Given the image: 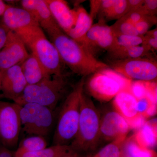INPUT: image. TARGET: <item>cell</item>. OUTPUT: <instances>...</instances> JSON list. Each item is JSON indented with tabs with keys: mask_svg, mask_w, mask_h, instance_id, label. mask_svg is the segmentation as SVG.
<instances>
[{
	"mask_svg": "<svg viewBox=\"0 0 157 157\" xmlns=\"http://www.w3.org/2000/svg\"><path fill=\"white\" fill-rule=\"evenodd\" d=\"M62 61L74 73L85 77L110 68L81 44L65 33L59 27L46 32Z\"/></svg>",
	"mask_w": 157,
	"mask_h": 157,
	"instance_id": "6da1fadb",
	"label": "cell"
},
{
	"mask_svg": "<svg viewBox=\"0 0 157 157\" xmlns=\"http://www.w3.org/2000/svg\"><path fill=\"white\" fill-rule=\"evenodd\" d=\"M51 76L65 75L64 65L54 45L45 36L40 26H33L15 32Z\"/></svg>",
	"mask_w": 157,
	"mask_h": 157,
	"instance_id": "7a4b0ae2",
	"label": "cell"
},
{
	"mask_svg": "<svg viewBox=\"0 0 157 157\" xmlns=\"http://www.w3.org/2000/svg\"><path fill=\"white\" fill-rule=\"evenodd\" d=\"M101 119L98 109L83 89L80 98L78 132L70 144L76 152H87L96 148L100 138Z\"/></svg>",
	"mask_w": 157,
	"mask_h": 157,
	"instance_id": "3957f363",
	"label": "cell"
},
{
	"mask_svg": "<svg viewBox=\"0 0 157 157\" xmlns=\"http://www.w3.org/2000/svg\"><path fill=\"white\" fill-rule=\"evenodd\" d=\"M69 84L65 75H53L39 83L27 85L21 96L14 101L18 105L34 103L54 110L68 92Z\"/></svg>",
	"mask_w": 157,
	"mask_h": 157,
	"instance_id": "277c9868",
	"label": "cell"
},
{
	"mask_svg": "<svg viewBox=\"0 0 157 157\" xmlns=\"http://www.w3.org/2000/svg\"><path fill=\"white\" fill-rule=\"evenodd\" d=\"M84 82L82 77L65 99L54 135L53 145H69L76 137L80 115V94Z\"/></svg>",
	"mask_w": 157,
	"mask_h": 157,
	"instance_id": "5b68a950",
	"label": "cell"
},
{
	"mask_svg": "<svg viewBox=\"0 0 157 157\" xmlns=\"http://www.w3.org/2000/svg\"><path fill=\"white\" fill-rule=\"evenodd\" d=\"M21 130L29 136L45 137L49 134L54 121L53 110L34 103L20 105Z\"/></svg>",
	"mask_w": 157,
	"mask_h": 157,
	"instance_id": "8992f818",
	"label": "cell"
},
{
	"mask_svg": "<svg viewBox=\"0 0 157 157\" xmlns=\"http://www.w3.org/2000/svg\"><path fill=\"white\" fill-rule=\"evenodd\" d=\"M110 67L130 80L152 82L157 77L156 60L149 57L113 61Z\"/></svg>",
	"mask_w": 157,
	"mask_h": 157,
	"instance_id": "52a82bcc",
	"label": "cell"
},
{
	"mask_svg": "<svg viewBox=\"0 0 157 157\" xmlns=\"http://www.w3.org/2000/svg\"><path fill=\"white\" fill-rule=\"evenodd\" d=\"M20 105L0 101V143L9 149L18 145L21 123Z\"/></svg>",
	"mask_w": 157,
	"mask_h": 157,
	"instance_id": "ba28073f",
	"label": "cell"
},
{
	"mask_svg": "<svg viewBox=\"0 0 157 157\" xmlns=\"http://www.w3.org/2000/svg\"><path fill=\"white\" fill-rule=\"evenodd\" d=\"M109 69L92 74L87 81H85L84 89L99 101H110L123 90L120 84L110 75Z\"/></svg>",
	"mask_w": 157,
	"mask_h": 157,
	"instance_id": "9c48e42d",
	"label": "cell"
},
{
	"mask_svg": "<svg viewBox=\"0 0 157 157\" xmlns=\"http://www.w3.org/2000/svg\"><path fill=\"white\" fill-rule=\"evenodd\" d=\"M29 55L18 35L9 30L6 44L0 51V71L3 73L9 68L21 64Z\"/></svg>",
	"mask_w": 157,
	"mask_h": 157,
	"instance_id": "30bf717a",
	"label": "cell"
},
{
	"mask_svg": "<svg viewBox=\"0 0 157 157\" xmlns=\"http://www.w3.org/2000/svg\"><path fill=\"white\" fill-rule=\"evenodd\" d=\"M113 100L116 111L126 121L130 129L137 130L144 124L146 119L137 112V99L130 91H121Z\"/></svg>",
	"mask_w": 157,
	"mask_h": 157,
	"instance_id": "8fae6325",
	"label": "cell"
},
{
	"mask_svg": "<svg viewBox=\"0 0 157 157\" xmlns=\"http://www.w3.org/2000/svg\"><path fill=\"white\" fill-rule=\"evenodd\" d=\"M27 85L20 65L9 68L3 73L0 98L14 101L22 95Z\"/></svg>",
	"mask_w": 157,
	"mask_h": 157,
	"instance_id": "7c38bea8",
	"label": "cell"
},
{
	"mask_svg": "<svg viewBox=\"0 0 157 157\" xmlns=\"http://www.w3.org/2000/svg\"><path fill=\"white\" fill-rule=\"evenodd\" d=\"M130 130L126 121L116 111H109L101 119L100 137L113 140L126 137Z\"/></svg>",
	"mask_w": 157,
	"mask_h": 157,
	"instance_id": "4fadbf2b",
	"label": "cell"
},
{
	"mask_svg": "<svg viewBox=\"0 0 157 157\" xmlns=\"http://www.w3.org/2000/svg\"><path fill=\"white\" fill-rule=\"evenodd\" d=\"M56 22L66 34H68L76 23L75 9H71L63 0H45Z\"/></svg>",
	"mask_w": 157,
	"mask_h": 157,
	"instance_id": "5bb4252c",
	"label": "cell"
},
{
	"mask_svg": "<svg viewBox=\"0 0 157 157\" xmlns=\"http://www.w3.org/2000/svg\"><path fill=\"white\" fill-rule=\"evenodd\" d=\"M22 8L28 11L45 32L58 27L45 0H22Z\"/></svg>",
	"mask_w": 157,
	"mask_h": 157,
	"instance_id": "9a60e30c",
	"label": "cell"
},
{
	"mask_svg": "<svg viewBox=\"0 0 157 157\" xmlns=\"http://www.w3.org/2000/svg\"><path fill=\"white\" fill-rule=\"evenodd\" d=\"M2 16L3 24L14 32L29 27L40 26L30 13L22 8L9 6Z\"/></svg>",
	"mask_w": 157,
	"mask_h": 157,
	"instance_id": "2e32d148",
	"label": "cell"
},
{
	"mask_svg": "<svg viewBox=\"0 0 157 157\" xmlns=\"http://www.w3.org/2000/svg\"><path fill=\"white\" fill-rule=\"evenodd\" d=\"M74 9L76 15V23L67 35L86 49V36L93 25L94 20L82 6H77Z\"/></svg>",
	"mask_w": 157,
	"mask_h": 157,
	"instance_id": "e0dca14e",
	"label": "cell"
},
{
	"mask_svg": "<svg viewBox=\"0 0 157 157\" xmlns=\"http://www.w3.org/2000/svg\"><path fill=\"white\" fill-rule=\"evenodd\" d=\"M20 65L28 85L36 84L51 76L33 54Z\"/></svg>",
	"mask_w": 157,
	"mask_h": 157,
	"instance_id": "ac0fdd59",
	"label": "cell"
},
{
	"mask_svg": "<svg viewBox=\"0 0 157 157\" xmlns=\"http://www.w3.org/2000/svg\"><path fill=\"white\" fill-rule=\"evenodd\" d=\"M157 119L147 121L137 130L133 137L137 144L144 148L152 149L157 143Z\"/></svg>",
	"mask_w": 157,
	"mask_h": 157,
	"instance_id": "d6986e66",
	"label": "cell"
},
{
	"mask_svg": "<svg viewBox=\"0 0 157 157\" xmlns=\"http://www.w3.org/2000/svg\"><path fill=\"white\" fill-rule=\"evenodd\" d=\"M14 157H75L76 152L70 145H53L38 151L14 155Z\"/></svg>",
	"mask_w": 157,
	"mask_h": 157,
	"instance_id": "ffe728a7",
	"label": "cell"
},
{
	"mask_svg": "<svg viewBox=\"0 0 157 157\" xmlns=\"http://www.w3.org/2000/svg\"><path fill=\"white\" fill-rule=\"evenodd\" d=\"M109 52V56L113 61L144 57L148 56L150 51L143 45L132 47H120Z\"/></svg>",
	"mask_w": 157,
	"mask_h": 157,
	"instance_id": "44dd1931",
	"label": "cell"
},
{
	"mask_svg": "<svg viewBox=\"0 0 157 157\" xmlns=\"http://www.w3.org/2000/svg\"><path fill=\"white\" fill-rule=\"evenodd\" d=\"M47 147V142L45 137L37 135H32L22 140L18 145L14 155L22 154L41 150Z\"/></svg>",
	"mask_w": 157,
	"mask_h": 157,
	"instance_id": "7402d4cb",
	"label": "cell"
},
{
	"mask_svg": "<svg viewBox=\"0 0 157 157\" xmlns=\"http://www.w3.org/2000/svg\"><path fill=\"white\" fill-rule=\"evenodd\" d=\"M112 30L111 26L107 25L106 21L103 20H99L98 23L93 24L86 36V49L94 55L93 48L96 47V43L98 39Z\"/></svg>",
	"mask_w": 157,
	"mask_h": 157,
	"instance_id": "603a6c76",
	"label": "cell"
},
{
	"mask_svg": "<svg viewBox=\"0 0 157 157\" xmlns=\"http://www.w3.org/2000/svg\"><path fill=\"white\" fill-rule=\"evenodd\" d=\"M123 151L126 157H157L156 152L155 151L140 146L133 136L125 140Z\"/></svg>",
	"mask_w": 157,
	"mask_h": 157,
	"instance_id": "cb8c5ba5",
	"label": "cell"
},
{
	"mask_svg": "<svg viewBox=\"0 0 157 157\" xmlns=\"http://www.w3.org/2000/svg\"><path fill=\"white\" fill-rule=\"evenodd\" d=\"M126 137H120L112 141L90 157H124L123 148Z\"/></svg>",
	"mask_w": 157,
	"mask_h": 157,
	"instance_id": "d4e9b609",
	"label": "cell"
},
{
	"mask_svg": "<svg viewBox=\"0 0 157 157\" xmlns=\"http://www.w3.org/2000/svg\"><path fill=\"white\" fill-rule=\"evenodd\" d=\"M110 26L115 36L121 35L139 36L135 25L129 22L123 17L117 20L113 25Z\"/></svg>",
	"mask_w": 157,
	"mask_h": 157,
	"instance_id": "484cf974",
	"label": "cell"
},
{
	"mask_svg": "<svg viewBox=\"0 0 157 157\" xmlns=\"http://www.w3.org/2000/svg\"><path fill=\"white\" fill-rule=\"evenodd\" d=\"M137 109L138 113L146 119L155 115L157 104L152 102L148 98L145 97L137 100Z\"/></svg>",
	"mask_w": 157,
	"mask_h": 157,
	"instance_id": "4316f807",
	"label": "cell"
},
{
	"mask_svg": "<svg viewBox=\"0 0 157 157\" xmlns=\"http://www.w3.org/2000/svg\"><path fill=\"white\" fill-rule=\"evenodd\" d=\"M127 0H116L109 11L105 14L103 20L111 21L120 19L126 13Z\"/></svg>",
	"mask_w": 157,
	"mask_h": 157,
	"instance_id": "83f0119b",
	"label": "cell"
},
{
	"mask_svg": "<svg viewBox=\"0 0 157 157\" xmlns=\"http://www.w3.org/2000/svg\"><path fill=\"white\" fill-rule=\"evenodd\" d=\"M96 47L107 50L108 52L117 48L116 37L112 30L104 34L98 39L96 43Z\"/></svg>",
	"mask_w": 157,
	"mask_h": 157,
	"instance_id": "f1b7e54d",
	"label": "cell"
},
{
	"mask_svg": "<svg viewBox=\"0 0 157 157\" xmlns=\"http://www.w3.org/2000/svg\"><path fill=\"white\" fill-rule=\"evenodd\" d=\"M116 37L117 48L120 47H132L142 45L144 36H140L121 35Z\"/></svg>",
	"mask_w": 157,
	"mask_h": 157,
	"instance_id": "f546056e",
	"label": "cell"
},
{
	"mask_svg": "<svg viewBox=\"0 0 157 157\" xmlns=\"http://www.w3.org/2000/svg\"><path fill=\"white\" fill-rule=\"evenodd\" d=\"M157 22L156 16L144 15L143 19L135 25L138 35L144 36L151 27L156 24Z\"/></svg>",
	"mask_w": 157,
	"mask_h": 157,
	"instance_id": "4dcf8cb0",
	"label": "cell"
},
{
	"mask_svg": "<svg viewBox=\"0 0 157 157\" xmlns=\"http://www.w3.org/2000/svg\"><path fill=\"white\" fill-rule=\"evenodd\" d=\"M149 82L136 81L132 82L130 92L137 100L146 97L148 91Z\"/></svg>",
	"mask_w": 157,
	"mask_h": 157,
	"instance_id": "1f68e13d",
	"label": "cell"
},
{
	"mask_svg": "<svg viewBox=\"0 0 157 157\" xmlns=\"http://www.w3.org/2000/svg\"><path fill=\"white\" fill-rule=\"evenodd\" d=\"M136 11L144 15L156 16L157 0H144L143 5Z\"/></svg>",
	"mask_w": 157,
	"mask_h": 157,
	"instance_id": "d6a6232c",
	"label": "cell"
},
{
	"mask_svg": "<svg viewBox=\"0 0 157 157\" xmlns=\"http://www.w3.org/2000/svg\"><path fill=\"white\" fill-rule=\"evenodd\" d=\"M144 2V0H127V11L126 14L130 12L137 11L143 5Z\"/></svg>",
	"mask_w": 157,
	"mask_h": 157,
	"instance_id": "836d02e7",
	"label": "cell"
},
{
	"mask_svg": "<svg viewBox=\"0 0 157 157\" xmlns=\"http://www.w3.org/2000/svg\"><path fill=\"white\" fill-rule=\"evenodd\" d=\"M144 16V15L140 14L137 11H134L126 14L123 17L135 25L136 24L143 19Z\"/></svg>",
	"mask_w": 157,
	"mask_h": 157,
	"instance_id": "e575fe53",
	"label": "cell"
},
{
	"mask_svg": "<svg viewBox=\"0 0 157 157\" xmlns=\"http://www.w3.org/2000/svg\"><path fill=\"white\" fill-rule=\"evenodd\" d=\"M144 41L142 45L146 47L150 52L156 51L157 50V39L151 37L144 36Z\"/></svg>",
	"mask_w": 157,
	"mask_h": 157,
	"instance_id": "d590c367",
	"label": "cell"
},
{
	"mask_svg": "<svg viewBox=\"0 0 157 157\" xmlns=\"http://www.w3.org/2000/svg\"><path fill=\"white\" fill-rule=\"evenodd\" d=\"M101 0H91L90 1V11L89 14L93 20L98 15L100 10Z\"/></svg>",
	"mask_w": 157,
	"mask_h": 157,
	"instance_id": "8d00e7d4",
	"label": "cell"
},
{
	"mask_svg": "<svg viewBox=\"0 0 157 157\" xmlns=\"http://www.w3.org/2000/svg\"><path fill=\"white\" fill-rule=\"evenodd\" d=\"M9 31L2 23H0V51L6 44Z\"/></svg>",
	"mask_w": 157,
	"mask_h": 157,
	"instance_id": "74e56055",
	"label": "cell"
},
{
	"mask_svg": "<svg viewBox=\"0 0 157 157\" xmlns=\"http://www.w3.org/2000/svg\"><path fill=\"white\" fill-rule=\"evenodd\" d=\"M0 157H14V153L2 144L0 148Z\"/></svg>",
	"mask_w": 157,
	"mask_h": 157,
	"instance_id": "f35d334b",
	"label": "cell"
},
{
	"mask_svg": "<svg viewBox=\"0 0 157 157\" xmlns=\"http://www.w3.org/2000/svg\"><path fill=\"white\" fill-rule=\"evenodd\" d=\"M144 36H146L151 37V38H154V39H157V27L154 29L149 30L147 33L145 34Z\"/></svg>",
	"mask_w": 157,
	"mask_h": 157,
	"instance_id": "ab89813d",
	"label": "cell"
},
{
	"mask_svg": "<svg viewBox=\"0 0 157 157\" xmlns=\"http://www.w3.org/2000/svg\"><path fill=\"white\" fill-rule=\"evenodd\" d=\"M9 6V5L6 4L4 1L0 0V16H2L6 9Z\"/></svg>",
	"mask_w": 157,
	"mask_h": 157,
	"instance_id": "60d3db41",
	"label": "cell"
},
{
	"mask_svg": "<svg viewBox=\"0 0 157 157\" xmlns=\"http://www.w3.org/2000/svg\"><path fill=\"white\" fill-rule=\"evenodd\" d=\"M3 73L0 71V95H1V86L2 82V78Z\"/></svg>",
	"mask_w": 157,
	"mask_h": 157,
	"instance_id": "b9f144b4",
	"label": "cell"
},
{
	"mask_svg": "<svg viewBox=\"0 0 157 157\" xmlns=\"http://www.w3.org/2000/svg\"><path fill=\"white\" fill-rule=\"evenodd\" d=\"M2 144L1 143H0V148H1V146H2Z\"/></svg>",
	"mask_w": 157,
	"mask_h": 157,
	"instance_id": "7bdbcfd3",
	"label": "cell"
},
{
	"mask_svg": "<svg viewBox=\"0 0 157 157\" xmlns=\"http://www.w3.org/2000/svg\"></svg>",
	"mask_w": 157,
	"mask_h": 157,
	"instance_id": "ee69618b",
	"label": "cell"
},
{
	"mask_svg": "<svg viewBox=\"0 0 157 157\" xmlns=\"http://www.w3.org/2000/svg\"><path fill=\"white\" fill-rule=\"evenodd\" d=\"M124 157H125V156H124Z\"/></svg>",
	"mask_w": 157,
	"mask_h": 157,
	"instance_id": "f6af8a7d",
	"label": "cell"
}]
</instances>
